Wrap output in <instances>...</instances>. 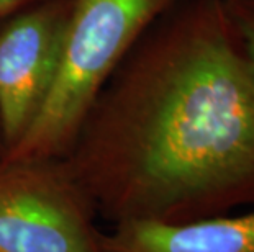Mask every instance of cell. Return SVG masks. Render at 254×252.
Instances as JSON below:
<instances>
[{
	"mask_svg": "<svg viewBox=\"0 0 254 252\" xmlns=\"http://www.w3.org/2000/svg\"><path fill=\"white\" fill-rule=\"evenodd\" d=\"M3 155V144H2V136H0V159H2Z\"/></svg>",
	"mask_w": 254,
	"mask_h": 252,
	"instance_id": "ba28073f",
	"label": "cell"
},
{
	"mask_svg": "<svg viewBox=\"0 0 254 252\" xmlns=\"http://www.w3.org/2000/svg\"><path fill=\"white\" fill-rule=\"evenodd\" d=\"M30 2H33V0H0V21L10 17L17 10L23 8Z\"/></svg>",
	"mask_w": 254,
	"mask_h": 252,
	"instance_id": "52a82bcc",
	"label": "cell"
},
{
	"mask_svg": "<svg viewBox=\"0 0 254 252\" xmlns=\"http://www.w3.org/2000/svg\"><path fill=\"white\" fill-rule=\"evenodd\" d=\"M228 17L254 66V0H223Z\"/></svg>",
	"mask_w": 254,
	"mask_h": 252,
	"instance_id": "8992f818",
	"label": "cell"
},
{
	"mask_svg": "<svg viewBox=\"0 0 254 252\" xmlns=\"http://www.w3.org/2000/svg\"><path fill=\"white\" fill-rule=\"evenodd\" d=\"M102 246L105 252H254V206L179 223H115Z\"/></svg>",
	"mask_w": 254,
	"mask_h": 252,
	"instance_id": "5b68a950",
	"label": "cell"
},
{
	"mask_svg": "<svg viewBox=\"0 0 254 252\" xmlns=\"http://www.w3.org/2000/svg\"><path fill=\"white\" fill-rule=\"evenodd\" d=\"M94 214L61 159L0 160V252H105Z\"/></svg>",
	"mask_w": 254,
	"mask_h": 252,
	"instance_id": "3957f363",
	"label": "cell"
},
{
	"mask_svg": "<svg viewBox=\"0 0 254 252\" xmlns=\"http://www.w3.org/2000/svg\"><path fill=\"white\" fill-rule=\"evenodd\" d=\"M61 160L113 224L254 206V66L223 0H179L161 15Z\"/></svg>",
	"mask_w": 254,
	"mask_h": 252,
	"instance_id": "6da1fadb",
	"label": "cell"
},
{
	"mask_svg": "<svg viewBox=\"0 0 254 252\" xmlns=\"http://www.w3.org/2000/svg\"><path fill=\"white\" fill-rule=\"evenodd\" d=\"M72 0H33L0 21V136L3 154L40 111L61 62Z\"/></svg>",
	"mask_w": 254,
	"mask_h": 252,
	"instance_id": "277c9868",
	"label": "cell"
},
{
	"mask_svg": "<svg viewBox=\"0 0 254 252\" xmlns=\"http://www.w3.org/2000/svg\"><path fill=\"white\" fill-rule=\"evenodd\" d=\"M179 0H72L61 62L45 103L0 160L63 159L92 103L133 46Z\"/></svg>",
	"mask_w": 254,
	"mask_h": 252,
	"instance_id": "7a4b0ae2",
	"label": "cell"
}]
</instances>
